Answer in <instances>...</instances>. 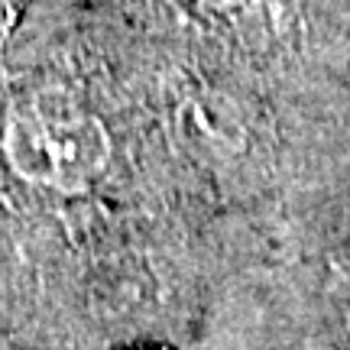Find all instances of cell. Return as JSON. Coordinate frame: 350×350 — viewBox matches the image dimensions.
<instances>
[{"label":"cell","instance_id":"6da1fadb","mask_svg":"<svg viewBox=\"0 0 350 350\" xmlns=\"http://www.w3.org/2000/svg\"><path fill=\"white\" fill-rule=\"evenodd\" d=\"M10 152L16 169L33 182L85 191L107 172L113 143L98 113H88L65 94H46L13 124Z\"/></svg>","mask_w":350,"mask_h":350},{"label":"cell","instance_id":"7a4b0ae2","mask_svg":"<svg viewBox=\"0 0 350 350\" xmlns=\"http://www.w3.org/2000/svg\"><path fill=\"white\" fill-rule=\"evenodd\" d=\"M191 20L230 33H279L301 10V0H175Z\"/></svg>","mask_w":350,"mask_h":350},{"label":"cell","instance_id":"3957f363","mask_svg":"<svg viewBox=\"0 0 350 350\" xmlns=\"http://www.w3.org/2000/svg\"><path fill=\"white\" fill-rule=\"evenodd\" d=\"M124 350H169V347H159V344H133V347H124Z\"/></svg>","mask_w":350,"mask_h":350}]
</instances>
